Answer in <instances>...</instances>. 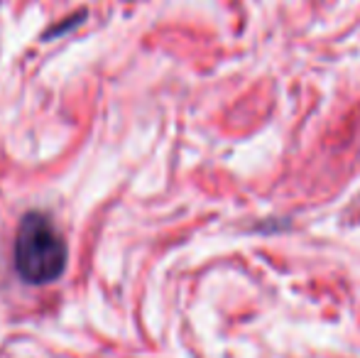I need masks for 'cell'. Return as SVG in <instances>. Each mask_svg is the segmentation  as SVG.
<instances>
[{
	"label": "cell",
	"mask_w": 360,
	"mask_h": 358,
	"mask_svg": "<svg viewBox=\"0 0 360 358\" xmlns=\"http://www.w3.org/2000/svg\"><path fill=\"white\" fill-rule=\"evenodd\" d=\"M13 260L18 275L27 285H49L64 275L69 248L52 216L32 209L20 219Z\"/></svg>",
	"instance_id": "6da1fadb"
}]
</instances>
